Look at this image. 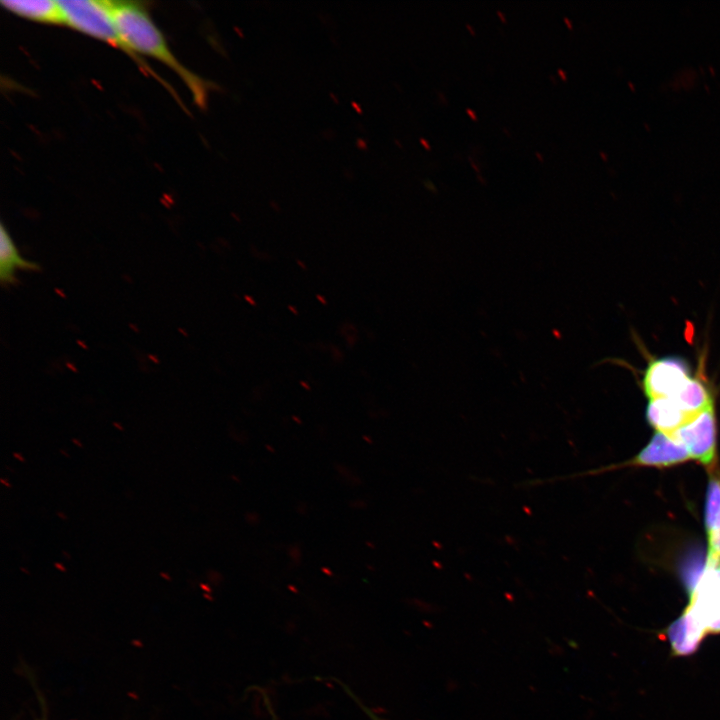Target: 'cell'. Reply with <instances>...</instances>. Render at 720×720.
<instances>
[{
	"label": "cell",
	"mask_w": 720,
	"mask_h": 720,
	"mask_svg": "<svg viewBox=\"0 0 720 720\" xmlns=\"http://www.w3.org/2000/svg\"><path fill=\"white\" fill-rule=\"evenodd\" d=\"M245 298L251 305H256L255 301L250 296H246Z\"/></svg>",
	"instance_id": "ac0fdd59"
},
{
	"label": "cell",
	"mask_w": 720,
	"mask_h": 720,
	"mask_svg": "<svg viewBox=\"0 0 720 720\" xmlns=\"http://www.w3.org/2000/svg\"><path fill=\"white\" fill-rule=\"evenodd\" d=\"M559 75L562 77L563 80H566V73L562 69H558Z\"/></svg>",
	"instance_id": "2e32d148"
},
{
	"label": "cell",
	"mask_w": 720,
	"mask_h": 720,
	"mask_svg": "<svg viewBox=\"0 0 720 720\" xmlns=\"http://www.w3.org/2000/svg\"><path fill=\"white\" fill-rule=\"evenodd\" d=\"M317 298H318L319 301L322 302V304H324V305L326 304V301L324 300V298H323L322 296L317 295Z\"/></svg>",
	"instance_id": "44dd1931"
},
{
	"label": "cell",
	"mask_w": 720,
	"mask_h": 720,
	"mask_svg": "<svg viewBox=\"0 0 720 720\" xmlns=\"http://www.w3.org/2000/svg\"><path fill=\"white\" fill-rule=\"evenodd\" d=\"M471 164H472V166L475 168L476 171H479V169L477 168V166L474 164L473 161H471Z\"/></svg>",
	"instance_id": "484cf974"
},
{
	"label": "cell",
	"mask_w": 720,
	"mask_h": 720,
	"mask_svg": "<svg viewBox=\"0 0 720 720\" xmlns=\"http://www.w3.org/2000/svg\"><path fill=\"white\" fill-rule=\"evenodd\" d=\"M289 309L292 310L294 314H297V310H295L292 306H289Z\"/></svg>",
	"instance_id": "d4e9b609"
},
{
	"label": "cell",
	"mask_w": 720,
	"mask_h": 720,
	"mask_svg": "<svg viewBox=\"0 0 720 720\" xmlns=\"http://www.w3.org/2000/svg\"><path fill=\"white\" fill-rule=\"evenodd\" d=\"M16 269L39 271L38 263L23 259L3 223L0 226V280L3 284H15Z\"/></svg>",
	"instance_id": "9c48e42d"
},
{
	"label": "cell",
	"mask_w": 720,
	"mask_h": 720,
	"mask_svg": "<svg viewBox=\"0 0 720 720\" xmlns=\"http://www.w3.org/2000/svg\"><path fill=\"white\" fill-rule=\"evenodd\" d=\"M20 456H21L20 454L14 453V457H15V458H18L20 461H24V458H23V457H20Z\"/></svg>",
	"instance_id": "7402d4cb"
},
{
	"label": "cell",
	"mask_w": 720,
	"mask_h": 720,
	"mask_svg": "<svg viewBox=\"0 0 720 720\" xmlns=\"http://www.w3.org/2000/svg\"><path fill=\"white\" fill-rule=\"evenodd\" d=\"M421 141H422L423 145H425L427 148H430V145L425 140L422 139Z\"/></svg>",
	"instance_id": "cb8c5ba5"
},
{
	"label": "cell",
	"mask_w": 720,
	"mask_h": 720,
	"mask_svg": "<svg viewBox=\"0 0 720 720\" xmlns=\"http://www.w3.org/2000/svg\"><path fill=\"white\" fill-rule=\"evenodd\" d=\"M41 720H46V719H41Z\"/></svg>",
	"instance_id": "f546056e"
},
{
	"label": "cell",
	"mask_w": 720,
	"mask_h": 720,
	"mask_svg": "<svg viewBox=\"0 0 720 720\" xmlns=\"http://www.w3.org/2000/svg\"><path fill=\"white\" fill-rule=\"evenodd\" d=\"M668 637L672 650L677 655L692 654L707 633L705 628L685 610L684 613L668 628Z\"/></svg>",
	"instance_id": "ba28073f"
},
{
	"label": "cell",
	"mask_w": 720,
	"mask_h": 720,
	"mask_svg": "<svg viewBox=\"0 0 720 720\" xmlns=\"http://www.w3.org/2000/svg\"><path fill=\"white\" fill-rule=\"evenodd\" d=\"M106 1L114 26L124 43L137 55L150 56L172 70L185 84L194 103L206 109L208 93L215 89V83L201 78L178 60L144 2Z\"/></svg>",
	"instance_id": "6da1fadb"
},
{
	"label": "cell",
	"mask_w": 720,
	"mask_h": 720,
	"mask_svg": "<svg viewBox=\"0 0 720 720\" xmlns=\"http://www.w3.org/2000/svg\"><path fill=\"white\" fill-rule=\"evenodd\" d=\"M497 14L499 15V17L501 18L502 21H504V22L506 21L505 15L501 11L498 10Z\"/></svg>",
	"instance_id": "e0dca14e"
},
{
	"label": "cell",
	"mask_w": 720,
	"mask_h": 720,
	"mask_svg": "<svg viewBox=\"0 0 720 720\" xmlns=\"http://www.w3.org/2000/svg\"><path fill=\"white\" fill-rule=\"evenodd\" d=\"M467 28L471 31V33H474V28L470 26V24H466Z\"/></svg>",
	"instance_id": "603a6c76"
},
{
	"label": "cell",
	"mask_w": 720,
	"mask_h": 720,
	"mask_svg": "<svg viewBox=\"0 0 720 720\" xmlns=\"http://www.w3.org/2000/svg\"><path fill=\"white\" fill-rule=\"evenodd\" d=\"M59 4L64 14L65 26L103 41L125 53L141 72L158 81L186 110L174 89L141 56L134 53L124 43L114 26L106 0H60Z\"/></svg>",
	"instance_id": "7a4b0ae2"
},
{
	"label": "cell",
	"mask_w": 720,
	"mask_h": 720,
	"mask_svg": "<svg viewBox=\"0 0 720 720\" xmlns=\"http://www.w3.org/2000/svg\"><path fill=\"white\" fill-rule=\"evenodd\" d=\"M704 524L708 546H710L714 542L720 527V474L715 471L710 472L707 485Z\"/></svg>",
	"instance_id": "8fae6325"
},
{
	"label": "cell",
	"mask_w": 720,
	"mask_h": 720,
	"mask_svg": "<svg viewBox=\"0 0 720 720\" xmlns=\"http://www.w3.org/2000/svg\"><path fill=\"white\" fill-rule=\"evenodd\" d=\"M720 562V527L714 542L708 546L706 563Z\"/></svg>",
	"instance_id": "7c38bea8"
},
{
	"label": "cell",
	"mask_w": 720,
	"mask_h": 720,
	"mask_svg": "<svg viewBox=\"0 0 720 720\" xmlns=\"http://www.w3.org/2000/svg\"><path fill=\"white\" fill-rule=\"evenodd\" d=\"M692 418L670 397L650 399L646 408L647 422L669 436Z\"/></svg>",
	"instance_id": "52a82bcc"
},
{
	"label": "cell",
	"mask_w": 720,
	"mask_h": 720,
	"mask_svg": "<svg viewBox=\"0 0 720 720\" xmlns=\"http://www.w3.org/2000/svg\"><path fill=\"white\" fill-rule=\"evenodd\" d=\"M670 398H673L690 417H695L713 406V398L709 388L700 378L693 376Z\"/></svg>",
	"instance_id": "30bf717a"
},
{
	"label": "cell",
	"mask_w": 720,
	"mask_h": 720,
	"mask_svg": "<svg viewBox=\"0 0 720 720\" xmlns=\"http://www.w3.org/2000/svg\"><path fill=\"white\" fill-rule=\"evenodd\" d=\"M1 482H2L3 484H5L6 486L10 487V484H9V483H6V482L4 481V479H2Z\"/></svg>",
	"instance_id": "83f0119b"
},
{
	"label": "cell",
	"mask_w": 720,
	"mask_h": 720,
	"mask_svg": "<svg viewBox=\"0 0 720 720\" xmlns=\"http://www.w3.org/2000/svg\"><path fill=\"white\" fill-rule=\"evenodd\" d=\"M564 21H565L566 25H567L569 28H571V21L568 19V17L565 16V17H564Z\"/></svg>",
	"instance_id": "d6986e66"
},
{
	"label": "cell",
	"mask_w": 720,
	"mask_h": 720,
	"mask_svg": "<svg viewBox=\"0 0 720 720\" xmlns=\"http://www.w3.org/2000/svg\"><path fill=\"white\" fill-rule=\"evenodd\" d=\"M466 112L470 115V117H471L473 120H476V119H477V117H476V115H475V112H474L473 110L467 108V109H466Z\"/></svg>",
	"instance_id": "9a60e30c"
},
{
	"label": "cell",
	"mask_w": 720,
	"mask_h": 720,
	"mask_svg": "<svg viewBox=\"0 0 720 720\" xmlns=\"http://www.w3.org/2000/svg\"><path fill=\"white\" fill-rule=\"evenodd\" d=\"M671 437L686 447L691 458L713 469L717 442L714 405L683 424Z\"/></svg>",
	"instance_id": "3957f363"
},
{
	"label": "cell",
	"mask_w": 720,
	"mask_h": 720,
	"mask_svg": "<svg viewBox=\"0 0 720 720\" xmlns=\"http://www.w3.org/2000/svg\"><path fill=\"white\" fill-rule=\"evenodd\" d=\"M535 154L538 156L540 161H543V158L540 156V154L538 152H536Z\"/></svg>",
	"instance_id": "4316f807"
},
{
	"label": "cell",
	"mask_w": 720,
	"mask_h": 720,
	"mask_svg": "<svg viewBox=\"0 0 720 720\" xmlns=\"http://www.w3.org/2000/svg\"><path fill=\"white\" fill-rule=\"evenodd\" d=\"M55 567H57L59 570L65 571V567H63L60 563H55Z\"/></svg>",
	"instance_id": "ffe728a7"
},
{
	"label": "cell",
	"mask_w": 720,
	"mask_h": 720,
	"mask_svg": "<svg viewBox=\"0 0 720 720\" xmlns=\"http://www.w3.org/2000/svg\"><path fill=\"white\" fill-rule=\"evenodd\" d=\"M686 447L673 437L656 431L649 443L634 457L633 465L668 467L689 460Z\"/></svg>",
	"instance_id": "5b68a950"
},
{
	"label": "cell",
	"mask_w": 720,
	"mask_h": 720,
	"mask_svg": "<svg viewBox=\"0 0 720 720\" xmlns=\"http://www.w3.org/2000/svg\"><path fill=\"white\" fill-rule=\"evenodd\" d=\"M424 184H425L426 187H428V188L433 189L434 191H436V187H435V185H434V183H433L432 181L426 180V181H424Z\"/></svg>",
	"instance_id": "5bb4252c"
},
{
	"label": "cell",
	"mask_w": 720,
	"mask_h": 720,
	"mask_svg": "<svg viewBox=\"0 0 720 720\" xmlns=\"http://www.w3.org/2000/svg\"><path fill=\"white\" fill-rule=\"evenodd\" d=\"M366 714L368 715V717H369L371 720H383L382 718H380V717H379L374 711H372L371 709L367 710V711H366Z\"/></svg>",
	"instance_id": "4fadbf2b"
},
{
	"label": "cell",
	"mask_w": 720,
	"mask_h": 720,
	"mask_svg": "<svg viewBox=\"0 0 720 720\" xmlns=\"http://www.w3.org/2000/svg\"><path fill=\"white\" fill-rule=\"evenodd\" d=\"M3 9L8 12L41 24L65 25L64 14L55 0H2Z\"/></svg>",
	"instance_id": "8992f818"
},
{
	"label": "cell",
	"mask_w": 720,
	"mask_h": 720,
	"mask_svg": "<svg viewBox=\"0 0 720 720\" xmlns=\"http://www.w3.org/2000/svg\"><path fill=\"white\" fill-rule=\"evenodd\" d=\"M271 714H272L271 720H276V717L274 716V713L271 712Z\"/></svg>",
	"instance_id": "f1b7e54d"
},
{
	"label": "cell",
	"mask_w": 720,
	"mask_h": 720,
	"mask_svg": "<svg viewBox=\"0 0 720 720\" xmlns=\"http://www.w3.org/2000/svg\"><path fill=\"white\" fill-rule=\"evenodd\" d=\"M690 377L691 369L686 359L675 355L663 356L648 363L642 388L648 400L673 397Z\"/></svg>",
	"instance_id": "277c9868"
}]
</instances>
